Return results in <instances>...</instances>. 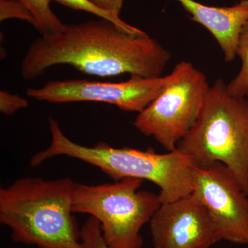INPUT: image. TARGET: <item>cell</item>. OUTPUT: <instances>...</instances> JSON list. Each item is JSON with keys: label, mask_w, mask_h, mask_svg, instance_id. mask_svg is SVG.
Wrapping results in <instances>:
<instances>
[{"label": "cell", "mask_w": 248, "mask_h": 248, "mask_svg": "<svg viewBox=\"0 0 248 248\" xmlns=\"http://www.w3.org/2000/svg\"><path fill=\"white\" fill-rule=\"evenodd\" d=\"M169 76L162 92L134 121L140 133L153 137L169 152L195 124L210 87L205 74L190 62H181Z\"/></svg>", "instance_id": "8992f818"}, {"label": "cell", "mask_w": 248, "mask_h": 248, "mask_svg": "<svg viewBox=\"0 0 248 248\" xmlns=\"http://www.w3.org/2000/svg\"><path fill=\"white\" fill-rule=\"evenodd\" d=\"M237 56L242 62L239 74L227 84L231 95L248 101V20L240 34Z\"/></svg>", "instance_id": "7c38bea8"}, {"label": "cell", "mask_w": 248, "mask_h": 248, "mask_svg": "<svg viewBox=\"0 0 248 248\" xmlns=\"http://www.w3.org/2000/svg\"><path fill=\"white\" fill-rule=\"evenodd\" d=\"M192 194L208 210L222 240L248 245V195L224 164L195 167Z\"/></svg>", "instance_id": "ba28073f"}, {"label": "cell", "mask_w": 248, "mask_h": 248, "mask_svg": "<svg viewBox=\"0 0 248 248\" xmlns=\"http://www.w3.org/2000/svg\"><path fill=\"white\" fill-rule=\"evenodd\" d=\"M190 15V19L205 27L221 47L225 61L237 56L240 34L248 20V0L231 6L217 7L195 0H176Z\"/></svg>", "instance_id": "30bf717a"}, {"label": "cell", "mask_w": 248, "mask_h": 248, "mask_svg": "<svg viewBox=\"0 0 248 248\" xmlns=\"http://www.w3.org/2000/svg\"><path fill=\"white\" fill-rule=\"evenodd\" d=\"M29 107L27 99L17 94L0 91V111L6 116H11Z\"/></svg>", "instance_id": "2e32d148"}, {"label": "cell", "mask_w": 248, "mask_h": 248, "mask_svg": "<svg viewBox=\"0 0 248 248\" xmlns=\"http://www.w3.org/2000/svg\"><path fill=\"white\" fill-rule=\"evenodd\" d=\"M76 182L27 177L0 189V223L15 243L38 248H84L73 204Z\"/></svg>", "instance_id": "7a4b0ae2"}, {"label": "cell", "mask_w": 248, "mask_h": 248, "mask_svg": "<svg viewBox=\"0 0 248 248\" xmlns=\"http://www.w3.org/2000/svg\"><path fill=\"white\" fill-rule=\"evenodd\" d=\"M169 75L156 78L131 76L127 81L104 82L88 79L55 80L27 90L28 97L51 104L94 102L116 106L122 110L138 112L162 92Z\"/></svg>", "instance_id": "52a82bcc"}, {"label": "cell", "mask_w": 248, "mask_h": 248, "mask_svg": "<svg viewBox=\"0 0 248 248\" xmlns=\"http://www.w3.org/2000/svg\"><path fill=\"white\" fill-rule=\"evenodd\" d=\"M177 149L196 168L224 164L248 195V101L231 95L226 83L217 79Z\"/></svg>", "instance_id": "277c9868"}, {"label": "cell", "mask_w": 248, "mask_h": 248, "mask_svg": "<svg viewBox=\"0 0 248 248\" xmlns=\"http://www.w3.org/2000/svg\"><path fill=\"white\" fill-rule=\"evenodd\" d=\"M25 6L34 18L33 27L41 36L55 35L64 29L63 24L54 14L50 0H16Z\"/></svg>", "instance_id": "8fae6325"}, {"label": "cell", "mask_w": 248, "mask_h": 248, "mask_svg": "<svg viewBox=\"0 0 248 248\" xmlns=\"http://www.w3.org/2000/svg\"><path fill=\"white\" fill-rule=\"evenodd\" d=\"M149 223L154 248H209L222 240L208 210L192 194L161 203Z\"/></svg>", "instance_id": "9c48e42d"}, {"label": "cell", "mask_w": 248, "mask_h": 248, "mask_svg": "<svg viewBox=\"0 0 248 248\" xmlns=\"http://www.w3.org/2000/svg\"><path fill=\"white\" fill-rule=\"evenodd\" d=\"M19 19L33 26L34 18L25 6L16 0H0V21Z\"/></svg>", "instance_id": "9a60e30c"}, {"label": "cell", "mask_w": 248, "mask_h": 248, "mask_svg": "<svg viewBox=\"0 0 248 248\" xmlns=\"http://www.w3.org/2000/svg\"><path fill=\"white\" fill-rule=\"evenodd\" d=\"M80 238L84 248H109L103 238L100 224L90 217L81 227Z\"/></svg>", "instance_id": "5bb4252c"}, {"label": "cell", "mask_w": 248, "mask_h": 248, "mask_svg": "<svg viewBox=\"0 0 248 248\" xmlns=\"http://www.w3.org/2000/svg\"><path fill=\"white\" fill-rule=\"evenodd\" d=\"M98 7L120 17L124 0H90Z\"/></svg>", "instance_id": "e0dca14e"}, {"label": "cell", "mask_w": 248, "mask_h": 248, "mask_svg": "<svg viewBox=\"0 0 248 248\" xmlns=\"http://www.w3.org/2000/svg\"><path fill=\"white\" fill-rule=\"evenodd\" d=\"M143 182L135 178L99 185L76 182L73 212L96 218L109 248H141V228L161 205L159 195L139 190Z\"/></svg>", "instance_id": "5b68a950"}, {"label": "cell", "mask_w": 248, "mask_h": 248, "mask_svg": "<svg viewBox=\"0 0 248 248\" xmlns=\"http://www.w3.org/2000/svg\"><path fill=\"white\" fill-rule=\"evenodd\" d=\"M49 128L50 145L31 157V167H37L55 156H66L97 167L115 181L135 178L154 183L160 188L161 203L192 194L195 166L177 148L166 154H157L126 147L115 148L104 142L89 147L70 140L53 117L49 118Z\"/></svg>", "instance_id": "3957f363"}, {"label": "cell", "mask_w": 248, "mask_h": 248, "mask_svg": "<svg viewBox=\"0 0 248 248\" xmlns=\"http://www.w3.org/2000/svg\"><path fill=\"white\" fill-rule=\"evenodd\" d=\"M50 1H56L60 4L70 9L76 10V11H84L89 14L94 15L101 19H106L110 22H113L116 25L118 26L124 30L130 33L136 35H143L146 34L144 31L140 30L138 28L133 27L130 24H127L121 19L120 17L110 14L108 11H104L98 7L97 5L93 4L90 0H50Z\"/></svg>", "instance_id": "4fadbf2b"}, {"label": "cell", "mask_w": 248, "mask_h": 248, "mask_svg": "<svg viewBox=\"0 0 248 248\" xmlns=\"http://www.w3.org/2000/svg\"><path fill=\"white\" fill-rule=\"evenodd\" d=\"M171 54L146 34L127 32L106 19L65 24L62 32L41 36L29 47L21 64L22 78L32 80L50 67L68 65L89 76L122 74L160 78Z\"/></svg>", "instance_id": "6da1fadb"}]
</instances>
